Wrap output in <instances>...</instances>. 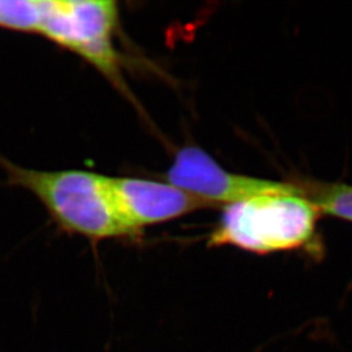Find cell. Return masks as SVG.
<instances>
[{
  "mask_svg": "<svg viewBox=\"0 0 352 352\" xmlns=\"http://www.w3.org/2000/svg\"><path fill=\"white\" fill-rule=\"evenodd\" d=\"M118 208L136 237L155 223H164L196 210L216 208L169 183L131 177H110Z\"/></svg>",
  "mask_w": 352,
  "mask_h": 352,
  "instance_id": "5",
  "label": "cell"
},
{
  "mask_svg": "<svg viewBox=\"0 0 352 352\" xmlns=\"http://www.w3.org/2000/svg\"><path fill=\"white\" fill-rule=\"evenodd\" d=\"M43 16L41 0H0V28L38 34Z\"/></svg>",
  "mask_w": 352,
  "mask_h": 352,
  "instance_id": "7",
  "label": "cell"
},
{
  "mask_svg": "<svg viewBox=\"0 0 352 352\" xmlns=\"http://www.w3.org/2000/svg\"><path fill=\"white\" fill-rule=\"evenodd\" d=\"M307 199L315 204L320 214L352 223V186L346 184H307L302 185Z\"/></svg>",
  "mask_w": 352,
  "mask_h": 352,
  "instance_id": "6",
  "label": "cell"
},
{
  "mask_svg": "<svg viewBox=\"0 0 352 352\" xmlns=\"http://www.w3.org/2000/svg\"><path fill=\"white\" fill-rule=\"evenodd\" d=\"M166 179V183L214 206H230L270 194L306 196L301 184L279 183L230 173L206 151L196 146L184 147L177 152Z\"/></svg>",
  "mask_w": 352,
  "mask_h": 352,
  "instance_id": "4",
  "label": "cell"
},
{
  "mask_svg": "<svg viewBox=\"0 0 352 352\" xmlns=\"http://www.w3.org/2000/svg\"><path fill=\"white\" fill-rule=\"evenodd\" d=\"M10 184L34 194L62 230L100 242L133 237L120 213L110 177L83 170L43 171L0 157Z\"/></svg>",
  "mask_w": 352,
  "mask_h": 352,
  "instance_id": "1",
  "label": "cell"
},
{
  "mask_svg": "<svg viewBox=\"0 0 352 352\" xmlns=\"http://www.w3.org/2000/svg\"><path fill=\"white\" fill-rule=\"evenodd\" d=\"M38 34L93 65L117 87H123L114 46L119 10L111 0H41Z\"/></svg>",
  "mask_w": 352,
  "mask_h": 352,
  "instance_id": "3",
  "label": "cell"
},
{
  "mask_svg": "<svg viewBox=\"0 0 352 352\" xmlns=\"http://www.w3.org/2000/svg\"><path fill=\"white\" fill-rule=\"evenodd\" d=\"M319 217L306 196H256L227 206L208 244L237 246L259 254L299 249L315 237Z\"/></svg>",
  "mask_w": 352,
  "mask_h": 352,
  "instance_id": "2",
  "label": "cell"
}]
</instances>
